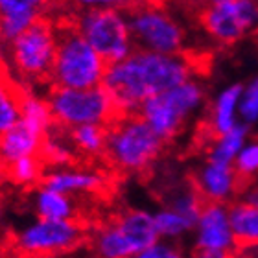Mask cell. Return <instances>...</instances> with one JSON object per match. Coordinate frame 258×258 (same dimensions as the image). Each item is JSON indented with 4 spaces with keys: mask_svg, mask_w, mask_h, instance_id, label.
Returning a JSON list of instances; mask_svg holds the SVG:
<instances>
[{
    "mask_svg": "<svg viewBox=\"0 0 258 258\" xmlns=\"http://www.w3.org/2000/svg\"><path fill=\"white\" fill-rule=\"evenodd\" d=\"M198 76V63L186 52L162 54L135 48L127 57L109 63L102 87L109 92L118 114L139 113L150 96Z\"/></svg>",
    "mask_w": 258,
    "mask_h": 258,
    "instance_id": "6da1fadb",
    "label": "cell"
},
{
    "mask_svg": "<svg viewBox=\"0 0 258 258\" xmlns=\"http://www.w3.org/2000/svg\"><path fill=\"white\" fill-rule=\"evenodd\" d=\"M166 146L139 113L118 114L107 125V148L103 161L114 172L142 175L159 161Z\"/></svg>",
    "mask_w": 258,
    "mask_h": 258,
    "instance_id": "7a4b0ae2",
    "label": "cell"
},
{
    "mask_svg": "<svg viewBox=\"0 0 258 258\" xmlns=\"http://www.w3.org/2000/svg\"><path fill=\"white\" fill-rule=\"evenodd\" d=\"M11 80L24 89H50V74L57 50V24L39 19L10 44L2 46Z\"/></svg>",
    "mask_w": 258,
    "mask_h": 258,
    "instance_id": "3957f363",
    "label": "cell"
},
{
    "mask_svg": "<svg viewBox=\"0 0 258 258\" xmlns=\"http://www.w3.org/2000/svg\"><path fill=\"white\" fill-rule=\"evenodd\" d=\"M207 107V87L199 76L150 96L139 109V114L166 144L173 142L186 125Z\"/></svg>",
    "mask_w": 258,
    "mask_h": 258,
    "instance_id": "277c9868",
    "label": "cell"
},
{
    "mask_svg": "<svg viewBox=\"0 0 258 258\" xmlns=\"http://www.w3.org/2000/svg\"><path fill=\"white\" fill-rule=\"evenodd\" d=\"M107 67V61L78 32L72 21L57 24V50L50 74V87H98L102 85Z\"/></svg>",
    "mask_w": 258,
    "mask_h": 258,
    "instance_id": "5b68a950",
    "label": "cell"
},
{
    "mask_svg": "<svg viewBox=\"0 0 258 258\" xmlns=\"http://www.w3.org/2000/svg\"><path fill=\"white\" fill-rule=\"evenodd\" d=\"M159 240L153 214L129 209L91 232L89 243L102 258H139L148 245Z\"/></svg>",
    "mask_w": 258,
    "mask_h": 258,
    "instance_id": "8992f818",
    "label": "cell"
},
{
    "mask_svg": "<svg viewBox=\"0 0 258 258\" xmlns=\"http://www.w3.org/2000/svg\"><path fill=\"white\" fill-rule=\"evenodd\" d=\"M135 46L162 54L186 52L188 32L175 13L155 0H139L127 8Z\"/></svg>",
    "mask_w": 258,
    "mask_h": 258,
    "instance_id": "52a82bcc",
    "label": "cell"
},
{
    "mask_svg": "<svg viewBox=\"0 0 258 258\" xmlns=\"http://www.w3.org/2000/svg\"><path fill=\"white\" fill-rule=\"evenodd\" d=\"M72 24L107 63L124 59L137 48L124 8L78 10Z\"/></svg>",
    "mask_w": 258,
    "mask_h": 258,
    "instance_id": "ba28073f",
    "label": "cell"
},
{
    "mask_svg": "<svg viewBox=\"0 0 258 258\" xmlns=\"http://www.w3.org/2000/svg\"><path fill=\"white\" fill-rule=\"evenodd\" d=\"M91 231L81 218L43 220L37 218L13 234L11 245L24 256H59L72 253L89 242Z\"/></svg>",
    "mask_w": 258,
    "mask_h": 258,
    "instance_id": "9c48e42d",
    "label": "cell"
},
{
    "mask_svg": "<svg viewBox=\"0 0 258 258\" xmlns=\"http://www.w3.org/2000/svg\"><path fill=\"white\" fill-rule=\"evenodd\" d=\"M46 98L55 125L61 129H72L85 124L109 125L118 116L113 100L102 85L87 89L50 87Z\"/></svg>",
    "mask_w": 258,
    "mask_h": 258,
    "instance_id": "30bf717a",
    "label": "cell"
},
{
    "mask_svg": "<svg viewBox=\"0 0 258 258\" xmlns=\"http://www.w3.org/2000/svg\"><path fill=\"white\" fill-rule=\"evenodd\" d=\"M199 26L214 44L232 46L258 32V0H227L205 4Z\"/></svg>",
    "mask_w": 258,
    "mask_h": 258,
    "instance_id": "8fae6325",
    "label": "cell"
},
{
    "mask_svg": "<svg viewBox=\"0 0 258 258\" xmlns=\"http://www.w3.org/2000/svg\"><path fill=\"white\" fill-rule=\"evenodd\" d=\"M192 249L203 258H227L238 253V242L232 232L229 205L205 203L192 231Z\"/></svg>",
    "mask_w": 258,
    "mask_h": 258,
    "instance_id": "7c38bea8",
    "label": "cell"
},
{
    "mask_svg": "<svg viewBox=\"0 0 258 258\" xmlns=\"http://www.w3.org/2000/svg\"><path fill=\"white\" fill-rule=\"evenodd\" d=\"M190 183L198 190L205 203L231 205L242 194L243 183L238 172L229 162H218L205 159L192 173Z\"/></svg>",
    "mask_w": 258,
    "mask_h": 258,
    "instance_id": "4fadbf2b",
    "label": "cell"
},
{
    "mask_svg": "<svg viewBox=\"0 0 258 258\" xmlns=\"http://www.w3.org/2000/svg\"><path fill=\"white\" fill-rule=\"evenodd\" d=\"M43 184L63 194L81 198V196H96L109 188L111 179L103 170L92 166H80L78 162L72 166L46 168Z\"/></svg>",
    "mask_w": 258,
    "mask_h": 258,
    "instance_id": "5bb4252c",
    "label": "cell"
},
{
    "mask_svg": "<svg viewBox=\"0 0 258 258\" xmlns=\"http://www.w3.org/2000/svg\"><path fill=\"white\" fill-rule=\"evenodd\" d=\"M54 4L55 0H0V46L48 15Z\"/></svg>",
    "mask_w": 258,
    "mask_h": 258,
    "instance_id": "9a60e30c",
    "label": "cell"
},
{
    "mask_svg": "<svg viewBox=\"0 0 258 258\" xmlns=\"http://www.w3.org/2000/svg\"><path fill=\"white\" fill-rule=\"evenodd\" d=\"M243 83L234 81L221 87L207 105V118H205V131L207 139L221 135L240 124V96H242Z\"/></svg>",
    "mask_w": 258,
    "mask_h": 258,
    "instance_id": "2e32d148",
    "label": "cell"
},
{
    "mask_svg": "<svg viewBox=\"0 0 258 258\" xmlns=\"http://www.w3.org/2000/svg\"><path fill=\"white\" fill-rule=\"evenodd\" d=\"M44 137L46 135L35 131L22 120L13 125L8 133L2 135L0 137V173L21 157L39 155Z\"/></svg>",
    "mask_w": 258,
    "mask_h": 258,
    "instance_id": "e0dca14e",
    "label": "cell"
},
{
    "mask_svg": "<svg viewBox=\"0 0 258 258\" xmlns=\"http://www.w3.org/2000/svg\"><path fill=\"white\" fill-rule=\"evenodd\" d=\"M32 210L43 220H76L80 218L78 198L54 190L46 184H37L32 192Z\"/></svg>",
    "mask_w": 258,
    "mask_h": 258,
    "instance_id": "ac0fdd59",
    "label": "cell"
},
{
    "mask_svg": "<svg viewBox=\"0 0 258 258\" xmlns=\"http://www.w3.org/2000/svg\"><path fill=\"white\" fill-rule=\"evenodd\" d=\"M39 155L44 161L46 168L72 166L76 162H80V155H78V151L70 140L69 131L57 127V125L50 129L43 139Z\"/></svg>",
    "mask_w": 258,
    "mask_h": 258,
    "instance_id": "d6986e66",
    "label": "cell"
},
{
    "mask_svg": "<svg viewBox=\"0 0 258 258\" xmlns=\"http://www.w3.org/2000/svg\"><path fill=\"white\" fill-rule=\"evenodd\" d=\"M67 131L80 155V161H103L107 148V125L85 124Z\"/></svg>",
    "mask_w": 258,
    "mask_h": 258,
    "instance_id": "ffe728a7",
    "label": "cell"
},
{
    "mask_svg": "<svg viewBox=\"0 0 258 258\" xmlns=\"http://www.w3.org/2000/svg\"><path fill=\"white\" fill-rule=\"evenodd\" d=\"M232 232L238 242V253L242 249L258 245V207L245 203L238 198L229 205Z\"/></svg>",
    "mask_w": 258,
    "mask_h": 258,
    "instance_id": "44dd1931",
    "label": "cell"
},
{
    "mask_svg": "<svg viewBox=\"0 0 258 258\" xmlns=\"http://www.w3.org/2000/svg\"><path fill=\"white\" fill-rule=\"evenodd\" d=\"M249 135H251V127L240 122L225 133L210 137L209 142H207V148H205V159L232 164L238 151L242 150V146L249 139Z\"/></svg>",
    "mask_w": 258,
    "mask_h": 258,
    "instance_id": "7402d4cb",
    "label": "cell"
},
{
    "mask_svg": "<svg viewBox=\"0 0 258 258\" xmlns=\"http://www.w3.org/2000/svg\"><path fill=\"white\" fill-rule=\"evenodd\" d=\"M21 120L39 133L46 135L54 127V114L50 109L46 94H39L37 89H24L22 92V114Z\"/></svg>",
    "mask_w": 258,
    "mask_h": 258,
    "instance_id": "603a6c76",
    "label": "cell"
},
{
    "mask_svg": "<svg viewBox=\"0 0 258 258\" xmlns=\"http://www.w3.org/2000/svg\"><path fill=\"white\" fill-rule=\"evenodd\" d=\"M44 172L46 164L41 155H28L11 162L2 172V175L19 188H35L37 184L43 183Z\"/></svg>",
    "mask_w": 258,
    "mask_h": 258,
    "instance_id": "cb8c5ba5",
    "label": "cell"
},
{
    "mask_svg": "<svg viewBox=\"0 0 258 258\" xmlns=\"http://www.w3.org/2000/svg\"><path fill=\"white\" fill-rule=\"evenodd\" d=\"M22 92L24 87L13 80L0 83V137L21 122Z\"/></svg>",
    "mask_w": 258,
    "mask_h": 258,
    "instance_id": "d4e9b609",
    "label": "cell"
},
{
    "mask_svg": "<svg viewBox=\"0 0 258 258\" xmlns=\"http://www.w3.org/2000/svg\"><path fill=\"white\" fill-rule=\"evenodd\" d=\"M153 220H155L159 238L175 240V242H181L188 234H192L194 227H196L194 221H190L188 218H184L183 214H179L177 210L170 209L166 205L161 207L157 212H153Z\"/></svg>",
    "mask_w": 258,
    "mask_h": 258,
    "instance_id": "484cf974",
    "label": "cell"
},
{
    "mask_svg": "<svg viewBox=\"0 0 258 258\" xmlns=\"http://www.w3.org/2000/svg\"><path fill=\"white\" fill-rule=\"evenodd\" d=\"M164 205L173 210H177L179 214H183L184 218H188L194 223H198V218L205 207V199L199 196L198 190L194 188V184L188 183L173 188L172 194L166 198V203Z\"/></svg>",
    "mask_w": 258,
    "mask_h": 258,
    "instance_id": "4316f807",
    "label": "cell"
},
{
    "mask_svg": "<svg viewBox=\"0 0 258 258\" xmlns=\"http://www.w3.org/2000/svg\"><path fill=\"white\" fill-rule=\"evenodd\" d=\"M232 166L245 184L258 181V135H249L242 150L238 151Z\"/></svg>",
    "mask_w": 258,
    "mask_h": 258,
    "instance_id": "83f0119b",
    "label": "cell"
},
{
    "mask_svg": "<svg viewBox=\"0 0 258 258\" xmlns=\"http://www.w3.org/2000/svg\"><path fill=\"white\" fill-rule=\"evenodd\" d=\"M240 122L253 129L258 124V76H251L240 96Z\"/></svg>",
    "mask_w": 258,
    "mask_h": 258,
    "instance_id": "f1b7e54d",
    "label": "cell"
},
{
    "mask_svg": "<svg viewBox=\"0 0 258 258\" xmlns=\"http://www.w3.org/2000/svg\"><path fill=\"white\" fill-rule=\"evenodd\" d=\"M183 256V247L175 240H166L159 238L155 242L139 254V258H181Z\"/></svg>",
    "mask_w": 258,
    "mask_h": 258,
    "instance_id": "f546056e",
    "label": "cell"
},
{
    "mask_svg": "<svg viewBox=\"0 0 258 258\" xmlns=\"http://www.w3.org/2000/svg\"><path fill=\"white\" fill-rule=\"evenodd\" d=\"M63 4L72 6L76 11L78 10H92V8H131L139 0H59Z\"/></svg>",
    "mask_w": 258,
    "mask_h": 258,
    "instance_id": "4dcf8cb0",
    "label": "cell"
},
{
    "mask_svg": "<svg viewBox=\"0 0 258 258\" xmlns=\"http://www.w3.org/2000/svg\"><path fill=\"white\" fill-rule=\"evenodd\" d=\"M240 199H243L245 203L253 205V207H258V183H249L243 186L242 194H240Z\"/></svg>",
    "mask_w": 258,
    "mask_h": 258,
    "instance_id": "1f68e13d",
    "label": "cell"
},
{
    "mask_svg": "<svg viewBox=\"0 0 258 258\" xmlns=\"http://www.w3.org/2000/svg\"><path fill=\"white\" fill-rule=\"evenodd\" d=\"M8 80H11L10 67H8V61H6L4 50L0 46V83H4V81H8Z\"/></svg>",
    "mask_w": 258,
    "mask_h": 258,
    "instance_id": "d6a6232c",
    "label": "cell"
},
{
    "mask_svg": "<svg viewBox=\"0 0 258 258\" xmlns=\"http://www.w3.org/2000/svg\"><path fill=\"white\" fill-rule=\"evenodd\" d=\"M240 254L243 256H258V245H253V247H247V249H242Z\"/></svg>",
    "mask_w": 258,
    "mask_h": 258,
    "instance_id": "836d02e7",
    "label": "cell"
},
{
    "mask_svg": "<svg viewBox=\"0 0 258 258\" xmlns=\"http://www.w3.org/2000/svg\"><path fill=\"white\" fill-rule=\"evenodd\" d=\"M4 216H6V205H4V196L0 192V229L4 225Z\"/></svg>",
    "mask_w": 258,
    "mask_h": 258,
    "instance_id": "e575fe53",
    "label": "cell"
},
{
    "mask_svg": "<svg viewBox=\"0 0 258 258\" xmlns=\"http://www.w3.org/2000/svg\"><path fill=\"white\" fill-rule=\"evenodd\" d=\"M205 4H212V2H227V0H203Z\"/></svg>",
    "mask_w": 258,
    "mask_h": 258,
    "instance_id": "d590c367",
    "label": "cell"
}]
</instances>
